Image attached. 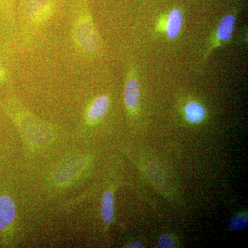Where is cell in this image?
<instances>
[{"instance_id":"1","label":"cell","mask_w":248,"mask_h":248,"mask_svg":"<svg viewBox=\"0 0 248 248\" xmlns=\"http://www.w3.org/2000/svg\"><path fill=\"white\" fill-rule=\"evenodd\" d=\"M73 37L76 46L86 55H94L100 48L99 32L87 9L81 10L75 20Z\"/></svg>"},{"instance_id":"2","label":"cell","mask_w":248,"mask_h":248,"mask_svg":"<svg viewBox=\"0 0 248 248\" xmlns=\"http://www.w3.org/2000/svg\"><path fill=\"white\" fill-rule=\"evenodd\" d=\"M236 19V11H233L230 14L228 13L222 18L209 41L208 48L204 54V61L209 58L214 50L226 45L231 40L234 31Z\"/></svg>"},{"instance_id":"3","label":"cell","mask_w":248,"mask_h":248,"mask_svg":"<svg viewBox=\"0 0 248 248\" xmlns=\"http://www.w3.org/2000/svg\"><path fill=\"white\" fill-rule=\"evenodd\" d=\"M184 23V14L179 8H174L168 14L163 15L158 19L156 30L158 33H163L168 40H174L182 31Z\"/></svg>"},{"instance_id":"4","label":"cell","mask_w":248,"mask_h":248,"mask_svg":"<svg viewBox=\"0 0 248 248\" xmlns=\"http://www.w3.org/2000/svg\"><path fill=\"white\" fill-rule=\"evenodd\" d=\"M141 91L138 81V72L135 67H130L128 72L124 91V102L130 112L138 110L141 100Z\"/></svg>"},{"instance_id":"5","label":"cell","mask_w":248,"mask_h":248,"mask_svg":"<svg viewBox=\"0 0 248 248\" xmlns=\"http://www.w3.org/2000/svg\"><path fill=\"white\" fill-rule=\"evenodd\" d=\"M53 4L51 0H29L27 6V15L35 24L45 22L51 16Z\"/></svg>"},{"instance_id":"6","label":"cell","mask_w":248,"mask_h":248,"mask_svg":"<svg viewBox=\"0 0 248 248\" xmlns=\"http://www.w3.org/2000/svg\"><path fill=\"white\" fill-rule=\"evenodd\" d=\"M16 217V206L9 195H0V234L9 232Z\"/></svg>"},{"instance_id":"7","label":"cell","mask_w":248,"mask_h":248,"mask_svg":"<svg viewBox=\"0 0 248 248\" xmlns=\"http://www.w3.org/2000/svg\"><path fill=\"white\" fill-rule=\"evenodd\" d=\"M110 107V99L107 95H100L93 101L90 104L86 117L91 122H95L100 120L108 111Z\"/></svg>"},{"instance_id":"8","label":"cell","mask_w":248,"mask_h":248,"mask_svg":"<svg viewBox=\"0 0 248 248\" xmlns=\"http://www.w3.org/2000/svg\"><path fill=\"white\" fill-rule=\"evenodd\" d=\"M186 120L191 124L202 123L207 117V110L202 103L197 101H189L184 107Z\"/></svg>"},{"instance_id":"9","label":"cell","mask_w":248,"mask_h":248,"mask_svg":"<svg viewBox=\"0 0 248 248\" xmlns=\"http://www.w3.org/2000/svg\"><path fill=\"white\" fill-rule=\"evenodd\" d=\"M102 217L106 223H110L115 217L114 195L110 191L104 192L102 198Z\"/></svg>"},{"instance_id":"10","label":"cell","mask_w":248,"mask_h":248,"mask_svg":"<svg viewBox=\"0 0 248 248\" xmlns=\"http://www.w3.org/2000/svg\"><path fill=\"white\" fill-rule=\"evenodd\" d=\"M248 226V216L246 214L237 215L232 217L230 222V229L232 231H239Z\"/></svg>"},{"instance_id":"11","label":"cell","mask_w":248,"mask_h":248,"mask_svg":"<svg viewBox=\"0 0 248 248\" xmlns=\"http://www.w3.org/2000/svg\"><path fill=\"white\" fill-rule=\"evenodd\" d=\"M158 248H172L175 247V243L172 236L164 234L160 236L157 243Z\"/></svg>"},{"instance_id":"12","label":"cell","mask_w":248,"mask_h":248,"mask_svg":"<svg viewBox=\"0 0 248 248\" xmlns=\"http://www.w3.org/2000/svg\"><path fill=\"white\" fill-rule=\"evenodd\" d=\"M6 71H5L4 66L0 63V85L2 84L3 82L6 80Z\"/></svg>"},{"instance_id":"13","label":"cell","mask_w":248,"mask_h":248,"mask_svg":"<svg viewBox=\"0 0 248 248\" xmlns=\"http://www.w3.org/2000/svg\"><path fill=\"white\" fill-rule=\"evenodd\" d=\"M130 248H143V244H141L140 241H133L131 244L130 245Z\"/></svg>"}]
</instances>
